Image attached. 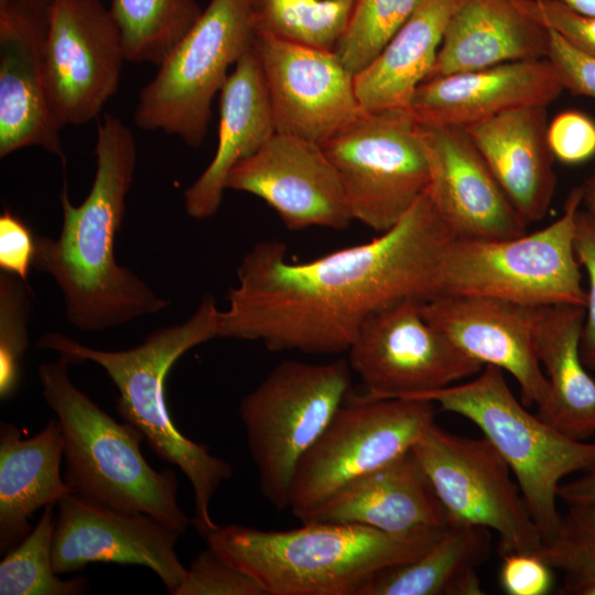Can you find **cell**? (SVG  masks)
<instances>
[{
    "instance_id": "cell-43",
    "label": "cell",
    "mask_w": 595,
    "mask_h": 595,
    "mask_svg": "<svg viewBox=\"0 0 595 595\" xmlns=\"http://www.w3.org/2000/svg\"><path fill=\"white\" fill-rule=\"evenodd\" d=\"M558 498L566 506L595 505V469L583 473L578 478L562 483L558 488Z\"/></svg>"
},
{
    "instance_id": "cell-7",
    "label": "cell",
    "mask_w": 595,
    "mask_h": 595,
    "mask_svg": "<svg viewBox=\"0 0 595 595\" xmlns=\"http://www.w3.org/2000/svg\"><path fill=\"white\" fill-rule=\"evenodd\" d=\"M346 359L283 360L240 401L239 415L262 496L288 508L295 468L324 432L351 388Z\"/></svg>"
},
{
    "instance_id": "cell-25",
    "label": "cell",
    "mask_w": 595,
    "mask_h": 595,
    "mask_svg": "<svg viewBox=\"0 0 595 595\" xmlns=\"http://www.w3.org/2000/svg\"><path fill=\"white\" fill-rule=\"evenodd\" d=\"M312 520L389 533L447 527L445 511L411 451L343 487L306 519Z\"/></svg>"
},
{
    "instance_id": "cell-34",
    "label": "cell",
    "mask_w": 595,
    "mask_h": 595,
    "mask_svg": "<svg viewBox=\"0 0 595 595\" xmlns=\"http://www.w3.org/2000/svg\"><path fill=\"white\" fill-rule=\"evenodd\" d=\"M539 554L564 575L561 594L595 595V505H571Z\"/></svg>"
},
{
    "instance_id": "cell-30",
    "label": "cell",
    "mask_w": 595,
    "mask_h": 595,
    "mask_svg": "<svg viewBox=\"0 0 595 595\" xmlns=\"http://www.w3.org/2000/svg\"><path fill=\"white\" fill-rule=\"evenodd\" d=\"M126 61L159 66L201 18L196 0H110Z\"/></svg>"
},
{
    "instance_id": "cell-35",
    "label": "cell",
    "mask_w": 595,
    "mask_h": 595,
    "mask_svg": "<svg viewBox=\"0 0 595 595\" xmlns=\"http://www.w3.org/2000/svg\"><path fill=\"white\" fill-rule=\"evenodd\" d=\"M32 290L26 281L0 271V398L19 387L21 361L29 346Z\"/></svg>"
},
{
    "instance_id": "cell-1",
    "label": "cell",
    "mask_w": 595,
    "mask_h": 595,
    "mask_svg": "<svg viewBox=\"0 0 595 595\" xmlns=\"http://www.w3.org/2000/svg\"><path fill=\"white\" fill-rule=\"evenodd\" d=\"M453 239L423 193L389 230L313 260L292 262L283 242L259 241L237 268L219 337L260 340L275 351H347L376 312L441 293V267Z\"/></svg>"
},
{
    "instance_id": "cell-27",
    "label": "cell",
    "mask_w": 595,
    "mask_h": 595,
    "mask_svg": "<svg viewBox=\"0 0 595 595\" xmlns=\"http://www.w3.org/2000/svg\"><path fill=\"white\" fill-rule=\"evenodd\" d=\"M585 307L539 306L534 346L549 383L547 407L538 415L575 440L595 434V379L581 355Z\"/></svg>"
},
{
    "instance_id": "cell-44",
    "label": "cell",
    "mask_w": 595,
    "mask_h": 595,
    "mask_svg": "<svg viewBox=\"0 0 595 595\" xmlns=\"http://www.w3.org/2000/svg\"><path fill=\"white\" fill-rule=\"evenodd\" d=\"M580 190L581 208L595 221V171L580 185Z\"/></svg>"
},
{
    "instance_id": "cell-22",
    "label": "cell",
    "mask_w": 595,
    "mask_h": 595,
    "mask_svg": "<svg viewBox=\"0 0 595 595\" xmlns=\"http://www.w3.org/2000/svg\"><path fill=\"white\" fill-rule=\"evenodd\" d=\"M463 129L522 220L543 219L556 187L547 106L512 108Z\"/></svg>"
},
{
    "instance_id": "cell-29",
    "label": "cell",
    "mask_w": 595,
    "mask_h": 595,
    "mask_svg": "<svg viewBox=\"0 0 595 595\" xmlns=\"http://www.w3.org/2000/svg\"><path fill=\"white\" fill-rule=\"evenodd\" d=\"M490 550L488 529L447 526L424 553L379 571L359 595H483L477 567Z\"/></svg>"
},
{
    "instance_id": "cell-6",
    "label": "cell",
    "mask_w": 595,
    "mask_h": 595,
    "mask_svg": "<svg viewBox=\"0 0 595 595\" xmlns=\"http://www.w3.org/2000/svg\"><path fill=\"white\" fill-rule=\"evenodd\" d=\"M504 370L485 365L470 380L412 397L468 419L508 464L543 544L561 523L558 488L574 473L595 469V442L575 440L515 397Z\"/></svg>"
},
{
    "instance_id": "cell-12",
    "label": "cell",
    "mask_w": 595,
    "mask_h": 595,
    "mask_svg": "<svg viewBox=\"0 0 595 595\" xmlns=\"http://www.w3.org/2000/svg\"><path fill=\"white\" fill-rule=\"evenodd\" d=\"M411 452L445 511L447 526L495 531L501 556L540 552L543 540L520 488L486 437L455 435L433 423Z\"/></svg>"
},
{
    "instance_id": "cell-9",
    "label": "cell",
    "mask_w": 595,
    "mask_h": 595,
    "mask_svg": "<svg viewBox=\"0 0 595 595\" xmlns=\"http://www.w3.org/2000/svg\"><path fill=\"white\" fill-rule=\"evenodd\" d=\"M250 0H210L201 18L140 90L134 123L174 134L191 148L203 143L212 102L228 69L253 45Z\"/></svg>"
},
{
    "instance_id": "cell-16",
    "label": "cell",
    "mask_w": 595,
    "mask_h": 595,
    "mask_svg": "<svg viewBox=\"0 0 595 595\" xmlns=\"http://www.w3.org/2000/svg\"><path fill=\"white\" fill-rule=\"evenodd\" d=\"M180 536L148 513L71 493L57 504L53 566L61 575L98 562L142 565L152 570L173 595L187 572L175 551Z\"/></svg>"
},
{
    "instance_id": "cell-2",
    "label": "cell",
    "mask_w": 595,
    "mask_h": 595,
    "mask_svg": "<svg viewBox=\"0 0 595 595\" xmlns=\"http://www.w3.org/2000/svg\"><path fill=\"white\" fill-rule=\"evenodd\" d=\"M94 153L96 172L89 193L74 205L64 184L60 235H35L33 261V268L47 273L58 286L71 325L93 333L160 313L170 303L115 257L137 166L131 130L105 113Z\"/></svg>"
},
{
    "instance_id": "cell-17",
    "label": "cell",
    "mask_w": 595,
    "mask_h": 595,
    "mask_svg": "<svg viewBox=\"0 0 595 595\" xmlns=\"http://www.w3.org/2000/svg\"><path fill=\"white\" fill-rule=\"evenodd\" d=\"M226 187L264 201L290 230H342L353 221L336 169L321 143L277 132L240 161Z\"/></svg>"
},
{
    "instance_id": "cell-31",
    "label": "cell",
    "mask_w": 595,
    "mask_h": 595,
    "mask_svg": "<svg viewBox=\"0 0 595 595\" xmlns=\"http://www.w3.org/2000/svg\"><path fill=\"white\" fill-rule=\"evenodd\" d=\"M356 0H250L255 33L334 50Z\"/></svg>"
},
{
    "instance_id": "cell-24",
    "label": "cell",
    "mask_w": 595,
    "mask_h": 595,
    "mask_svg": "<svg viewBox=\"0 0 595 595\" xmlns=\"http://www.w3.org/2000/svg\"><path fill=\"white\" fill-rule=\"evenodd\" d=\"M277 133L263 74L253 45L235 64L220 90L216 152L202 174L185 190L186 214L214 216L230 171Z\"/></svg>"
},
{
    "instance_id": "cell-5",
    "label": "cell",
    "mask_w": 595,
    "mask_h": 595,
    "mask_svg": "<svg viewBox=\"0 0 595 595\" xmlns=\"http://www.w3.org/2000/svg\"><path fill=\"white\" fill-rule=\"evenodd\" d=\"M64 357L43 363L37 374L43 398L64 439V479L73 494L112 507L141 511L184 533L192 520L177 502L171 468L155 470L143 457L142 433L119 423L69 377Z\"/></svg>"
},
{
    "instance_id": "cell-18",
    "label": "cell",
    "mask_w": 595,
    "mask_h": 595,
    "mask_svg": "<svg viewBox=\"0 0 595 595\" xmlns=\"http://www.w3.org/2000/svg\"><path fill=\"white\" fill-rule=\"evenodd\" d=\"M51 0H0V158L40 147L65 166L47 98L44 46Z\"/></svg>"
},
{
    "instance_id": "cell-20",
    "label": "cell",
    "mask_w": 595,
    "mask_h": 595,
    "mask_svg": "<svg viewBox=\"0 0 595 595\" xmlns=\"http://www.w3.org/2000/svg\"><path fill=\"white\" fill-rule=\"evenodd\" d=\"M425 320L483 366L510 374L521 402L541 412L549 383L534 346L539 306L476 294H439L422 302Z\"/></svg>"
},
{
    "instance_id": "cell-42",
    "label": "cell",
    "mask_w": 595,
    "mask_h": 595,
    "mask_svg": "<svg viewBox=\"0 0 595 595\" xmlns=\"http://www.w3.org/2000/svg\"><path fill=\"white\" fill-rule=\"evenodd\" d=\"M549 35L548 60L554 66L564 89L595 98V60L573 48L554 31L549 30Z\"/></svg>"
},
{
    "instance_id": "cell-32",
    "label": "cell",
    "mask_w": 595,
    "mask_h": 595,
    "mask_svg": "<svg viewBox=\"0 0 595 595\" xmlns=\"http://www.w3.org/2000/svg\"><path fill=\"white\" fill-rule=\"evenodd\" d=\"M54 504L44 507L30 534L0 563V595H79L89 591L84 577L62 580L52 560Z\"/></svg>"
},
{
    "instance_id": "cell-39",
    "label": "cell",
    "mask_w": 595,
    "mask_h": 595,
    "mask_svg": "<svg viewBox=\"0 0 595 595\" xmlns=\"http://www.w3.org/2000/svg\"><path fill=\"white\" fill-rule=\"evenodd\" d=\"M541 23L580 53L595 60V15L577 12L554 0H534Z\"/></svg>"
},
{
    "instance_id": "cell-26",
    "label": "cell",
    "mask_w": 595,
    "mask_h": 595,
    "mask_svg": "<svg viewBox=\"0 0 595 595\" xmlns=\"http://www.w3.org/2000/svg\"><path fill=\"white\" fill-rule=\"evenodd\" d=\"M64 439L57 419L23 439L12 423L0 424V552L7 554L32 531L30 519L41 507L71 494L61 463Z\"/></svg>"
},
{
    "instance_id": "cell-4",
    "label": "cell",
    "mask_w": 595,
    "mask_h": 595,
    "mask_svg": "<svg viewBox=\"0 0 595 595\" xmlns=\"http://www.w3.org/2000/svg\"><path fill=\"white\" fill-rule=\"evenodd\" d=\"M444 528L389 533L358 523L312 520L279 531L219 526L206 540L267 595H359L379 571L424 553Z\"/></svg>"
},
{
    "instance_id": "cell-8",
    "label": "cell",
    "mask_w": 595,
    "mask_h": 595,
    "mask_svg": "<svg viewBox=\"0 0 595 595\" xmlns=\"http://www.w3.org/2000/svg\"><path fill=\"white\" fill-rule=\"evenodd\" d=\"M580 186L561 216L547 227L515 238L453 239L444 253L440 294H476L519 304L586 305L581 266L574 250Z\"/></svg>"
},
{
    "instance_id": "cell-3",
    "label": "cell",
    "mask_w": 595,
    "mask_h": 595,
    "mask_svg": "<svg viewBox=\"0 0 595 595\" xmlns=\"http://www.w3.org/2000/svg\"><path fill=\"white\" fill-rule=\"evenodd\" d=\"M220 312L215 298L205 294L184 322L158 328L123 350L94 348L58 332H46L36 342L39 348L56 351L69 364L93 361L107 372L118 390L116 410L120 416L142 433L160 459L177 466L190 480L194 490L192 522L204 538L219 527L210 516V502L231 476L232 466L175 426L165 400V380L186 351L219 337Z\"/></svg>"
},
{
    "instance_id": "cell-38",
    "label": "cell",
    "mask_w": 595,
    "mask_h": 595,
    "mask_svg": "<svg viewBox=\"0 0 595 595\" xmlns=\"http://www.w3.org/2000/svg\"><path fill=\"white\" fill-rule=\"evenodd\" d=\"M574 250L588 282L581 355L588 370L595 372V221L582 208L576 216Z\"/></svg>"
},
{
    "instance_id": "cell-11",
    "label": "cell",
    "mask_w": 595,
    "mask_h": 595,
    "mask_svg": "<svg viewBox=\"0 0 595 595\" xmlns=\"http://www.w3.org/2000/svg\"><path fill=\"white\" fill-rule=\"evenodd\" d=\"M321 145L353 220L378 234L392 228L428 188V161L410 110H361Z\"/></svg>"
},
{
    "instance_id": "cell-15",
    "label": "cell",
    "mask_w": 595,
    "mask_h": 595,
    "mask_svg": "<svg viewBox=\"0 0 595 595\" xmlns=\"http://www.w3.org/2000/svg\"><path fill=\"white\" fill-rule=\"evenodd\" d=\"M277 132L318 143L356 118L361 108L355 75L334 50L255 33Z\"/></svg>"
},
{
    "instance_id": "cell-14",
    "label": "cell",
    "mask_w": 595,
    "mask_h": 595,
    "mask_svg": "<svg viewBox=\"0 0 595 595\" xmlns=\"http://www.w3.org/2000/svg\"><path fill=\"white\" fill-rule=\"evenodd\" d=\"M126 61L118 26L100 0H51L44 46L50 106L63 126L99 116Z\"/></svg>"
},
{
    "instance_id": "cell-40",
    "label": "cell",
    "mask_w": 595,
    "mask_h": 595,
    "mask_svg": "<svg viewBox=\"0 0 595 595\" xmlns=\"http://www.w3.org/2000/svg\"><path fill=\"white\" fill-rule=\"evenodd\" d=\"M501 588L509 595H545L554 583L553 567L539 553L515 552L501 556Z\"/></svg>"
},
{
    "instance_id": "cell-37",
    "label": "cell",
    "mask_w": 595,
    "mask_h": 595,
    "mask_svg": "<svg viewBox=\"0 0 595 595\" xmlns=\"http://www.w3.org/2000/svg\"><path fill=\"white\" fill-rule=\"evenodd\" d=\"M547 140L561 163H584L595 156V121L582 111H562L548 123Z\"/></svg>"
},
{
    "instance_id": "cell-45",
    "label": "cell",
    "mask_w": 595,
    "mask_h": 595,
    "mask_svg": "<svg viewBox=\"0 0 595 595\" xmlns=\"http://www.w3.org/2000/svg\"><path fill=\"white\" fill-rule=\"evenodd\" d=\"M569 8L589 15H595V0H554Z\"/></svg>"
},
{
    "instance_id": "cell-21",
    "label": "cell",
    "mask_w": 595,
    "mask_h": 595,
    "mask_svg": "<svg viewBox=\"0 0 595 595\" xmlns=\"http://www.w3.org/2000/svg\"><path fill=\"white\" fill-rule=\"evenodd\" d=\"M563 90L548 58L509 62L429 78L410 111L419 123L465 128L512 108L548 107Z\"/></svg>"
},
{
    "instance_id": "cell-19",
    "label": "cell",
    "mask_w": 595,
    "mask_h": 595,
    "mask_svg": "<svg viewBox=\"0 0 595 595\" xmlns=\"http://www.w3.org/2000/svg\"><path fill=\"white\" fill-rule=\"evenodd\" d=\"M419 133L430 175L425 193L454 239L491 241L527 234L528 225L463 128L419 123Z\"/></svg>"
},
{
    "instance_id": "cell-41",
    "label": "cell",
    "mask_w": 595,
    "mask_h": 595,
    "mask_svg": "<svg viewBox=\"0 0 595 595\" xmlns=\"http://www.w3.org/2000/svg\"><path fill=\"white\" fill-rule=\"evenodd\" d=\"M35 256V235L22 218L4 209L0 215V270L28 282Z\"/></svg>"
},
{
    "instance_id": "cell-23",
    "label": "cell",
    "mask_w": 595,
    "mask_h": 595,
    "mask_svg": "<svg viewBox=\"0 0 595 595\" xmlns=\"http://www.w3.org/2000/svg\"><path fill=\"white\" fill-rule=\"evenodd\" d=\"M533 1L458 0L429 78L548 58L549 30Z\"/></svg>"
},
{
    "instance_id": "cell-36",
    "label": "cell",
    "mask_w": 595,
    "mask_h": 595,
    "mask_svg": "<svg viewBox=\"0 0 595 595\" xmlns=\"http://www.w3.org/2000/svg\"><path fill=\"white\" fill-rule=\"evenodd\" d=\"M173 595H267L251 576L236 569L209 547L193 560Z\"/></svg>"
},
{
    "instance_id": "cell-33",
    "label": "cell",
    "mask_w": 595,
    "mask_h": 595,
    "mask_svg": "<svg viewBox=\"0 0 595 595\" xmlns=\"http://www.w3.org/2000/svg\"><path fill=\"white\" fill-rule=\"evenodd\" d=\"M423 0H356L334 52L356 75L386 47Z\"/></svg>"
},
{
    "instance_id": "cell-28",
    "label": "cell",
    "mask_w": 595,
    "mask_h": 595,
    "mask_svg": "<svg viewBox=\"0 0 595 595\" xmlns=\"http://www.w3.org/2000/svg\"><path fill=\"white\" fill-rule=\"evenodd\" d=\"M458 0H423L380 54L355 75L363 111L410 110L429 78Z\"/></svg>"
},
{
    "instance_id": "cell-13",
    "label": "cell",
    "mask_w": 595,
    "mask_h": 595,
    "mask_svg": "<svg viewBox=\"0 0 595 595\" xmlns=\"http://www.w3.org/2000/svg\"><path fill=\"white\" fill-rule=\"evenodd\" d=\"M402 300L367 318L351 343L348 364L375 398H412L477 375L483 365L456 347Z\"/></svg>"
},
{
    "instance_id": "cell-10",
    "label": "cell",
    "mask_w": 595,
    "mask_h": 595,
    "mask_svg": "<svg viewBox=\"0 0 595 595\" xmlns=\"http://www.w3.org/2000/svg\"><path fill=\"white\" fill-rule=\"evenodd\" d=\"M434 413L429 400L350 391L299 462L288 508L306 521L343 487L410 452L434 423Z\"/></svg>"
}]
</instances>
